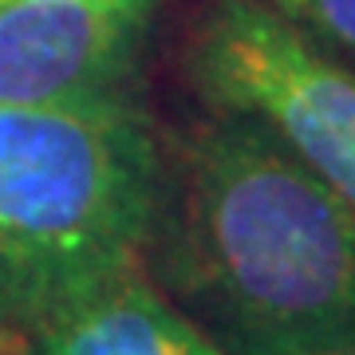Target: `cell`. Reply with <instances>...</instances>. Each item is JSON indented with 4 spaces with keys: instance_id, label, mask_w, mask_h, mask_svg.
<instances>
[{
    "instance_id": "obj_1",
    "label": "cell",
    "mask_w": 355,
    "mask_h": 355,
    "mask_svg": "<svg viewBox=\"0 0 355 355\" xmlns=\"http://www.w3.org/2000/svg\"><path fill=\"white\" fill-rule=\"evenodd\" d=\"M146 272L221 355L355 343V209L249 114L162 135Z\"/></svg>"
},
{
    "instance_id": "obj_2",
    "label": "cell",
    "mask_w": 355,
    "mask_h": 355,
    "mask_svg": "<svg viewBox=\"0 0 355 355\" xmlns=\"http://www.w3.org/2000/svg\"><path fill=\"white\" fill-rule=\"evenodd\" d=\"M162 130L135 95L0 107V347L146 265Z\"/></svg>"
},
{
    "instance_id": "obj_3",
    "label": "cell",
    "mask_w": 355,
    "mask_h": 355,
    "mask_svg": "<svg viewBox=\"0 0 355 355\" xmlns=\"http://www.w3.org/2000/svg\"><path fill=\"white\" fill-rule=\"evenodd\" d=\"M182 67L205 107L249 114L355 209V67L268 0H205Z\"/></svg>"
},
{
    "instance_id": "obj_4",
    "label": "cell",
    "mask_w": 355,
    "mask_h": 355,
    "mask_svg": "<svg viewBox=\"0 0 355 355\" xmlns=\"http://www.w3.org/2000/svg\"><path fill=\"white\" fill-rule=\"evenodd\" d=\"M154 12L79 0L0 4V107H76L130 95Z\"/></svg>"
},
{
    "instance_id": "obj_5",
    "label": "cell",
    "mask_w": 355,
    "mask_h": 355,
    "mask_svg": "<svg viewBox=\"0 0 355 355\" xmlns=\"http://www.w3.org/2000/svg\"><path fill=\"white\" fill-rule=\"evenodd\" d=\"M12 355H221V347L139 265L28 336Z\"/></svg>"
},
{
    "instance_id": "obj_6",
    "label": "cell",
    "mask_w": 355,
    "mask_h": 355,
    "mask_svg": "<svg viewBox=\"0 0 355 355\" xmlns=\"http://www.w3.org/2000/svg\"><path fill=\"white\" fill-rule=\"evenodd\" d=\"M340 64L355 67V0H268Z\"/></svg>"
},
{
    "instance_id": "obj_7",
    "label": "cell",
    "mask_w": 355,
    "mask_h": 355,
    "mask_svg": "<svg viewBox=\"0 0 355 355\" xmlns=\"http://www.w3.org/2000/svg\"><path fill=\"white\" fill-rule=\"evenodd\" d=\"M0 4H12V0H0ZM79 4H123V8H146V12H158V0H79Z\"/></svg>"
},
{
    "instance_id": "obj_8",
    "label": "cell",
    "mask_w": 355,
    "mask_h": 355,
    "mask_svg": "<svg viewBox=\"0 0 355 355\" xmlns=\"http://www.w3.org/2000/svg\"><path fill=\"white\" fill-rule=\"evenodd\" d=\"M304 355H355V343H347V347H320V352H304Z\"/></svg>"
},
{
    "instance_id": "obj_9",
    "label": "cell",
    "mask_w": 355,
    "mask_h": 355,
    "mask_svg": "<svg viewBox=\"0 0 355 355\" xmlns=\"http://www.w3.org/2000/svg\"><path fill=\"white\" fill-rule=\"evenodd\" d=\"M0 355H12V352H4V347H0Z\"/></svg>"
}]
</instances>
